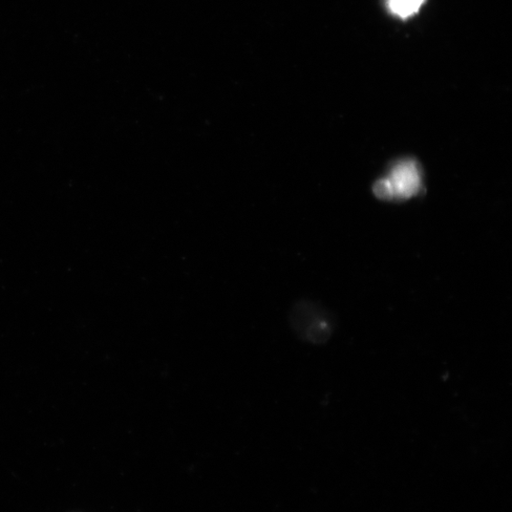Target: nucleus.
<instances>
[{
  "label": "nucleus",
  "instance_id": "nucleus-1",
  "mask_svg": "<svg viewBox=\"0 0 512 512\" xmlns=\"http://www.w3.org/2000/svg\"><path fill=\"white\" fill-rule=\"evenodd\" d=\"M421 170L414 160H400L394 164L389 176L377 182L375 194L383 200H407L421 189Z\"/></svg>",
  "mask_w": 512,
  "mask_h": 512
},
{
  "label": "nucleus",
  "instance_id": "nucleus-2",
  "mask_svg": "<svg viewBox=\"0 0 512 512\" xmlns=\"http://www.w3.org/2000/svg\"><path fill=\"white\" fill-rule=\"evenodd\" d=\"M425 0H389L392 14L405 19L417 14Z\"/></svg>",
  "mask_w": 512,
  "mask_h": 512
}]
</instances>
